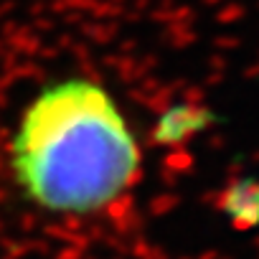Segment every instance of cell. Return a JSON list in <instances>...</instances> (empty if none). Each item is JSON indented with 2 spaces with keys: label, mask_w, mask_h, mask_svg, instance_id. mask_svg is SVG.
Wrapping results in <instances>:
<instances>
[{
  "label": "cell",
  "mask_w": 259,
  "mask_h": 259,
  "mask_svg": "<svg viewBox=\"0 0 259 259\" xmlns=\"http://www.w3.org/2000/svg\"><path fill=\"white\" fill-rule=\"evenodd\" d=\"M138 138L114 97L87 76L36 92L11 138V170L41 211L92 216L114 206L140 178Z\"/></svg>",
  "instance_id": "6da1fadb"
}]
</instances>
